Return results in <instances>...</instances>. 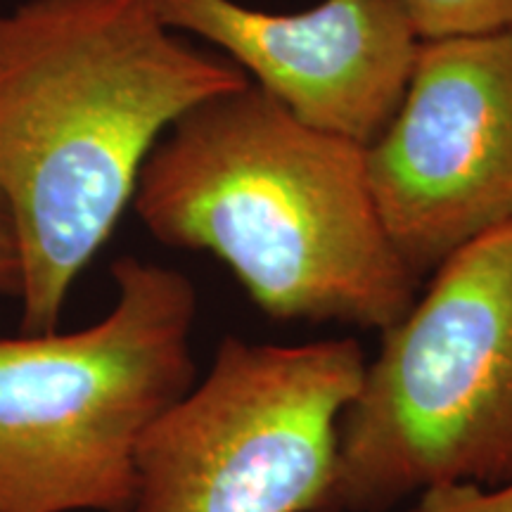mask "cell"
Masks as SVG:
<instances>
[{"label":"cell","mask_w":512,"mask_h":512,"mask_svg":"<svg viewBox=\"0 0 512 512\" xmlns=\"http://www.w3.org/2000/svg\"><path fill=\"white\" fill-rule=\"evenodd\" d=\"M174 34L147 0H24L0 12V200L24 335L57 328L166 128L249 83Z\"/></svg>","instance_id":"1"},{"label":"cell","mask_w":512,"mask_h":512,"mask_svg":"<svg viewBox=\"0 0 512 512\" xmlns=\"http://www.w3.org/2000/svg\"><path fill=\"white\" fill-rule=\"evenodd\" d=\"M169 131L133 192L159 242L219 256L278 320L387 330L411 309L420 278L384 230L366 145L304 124L254 83Z\"/></svg>","instance_id":"2"},{"label":"cell","mask_w":512,"mask_h":512,"mask_svg":"<svg viewBox=\"0 0 512 512\" xmlns=\"http://www.w3.org/2000/svg\"><path fill=\"white\" fill-rule=\"evenodd\" d=\"M112 278L98 323L0 337V512H131L140 441L195 384V285L138 256Z\"/></svg>","instance_id":"3"},{"label":"cell","mask_w":512,"mask_h":512,"mask_svg":"<svg viewBox=\"0 0 512 512\" xmlns=\"http://www.w3.org/2000/svg\"><path fill=\"white\" fill-rule=\"evenodd\" d=\"M512 482V223L451 254L382 330L342 415L325 512Z\"/></svg>","instance_id":"4"},{"label":"cell","mask_w":512,"mask_h":512,"mask_svg":"<svg viewBox=\"0 0 512 512\" xmlns=\"http://www.w3.org/2000/svg\"><path fill=\"white\" fill-rule=\"evenodd\" d=\"M366 363L356 339L226 337L140 441L131 512H325Z\"/></svg>","instance_id":"5"},{"label":"cell","mask_w":512,"mask_h":512,"mask_svg":"<svg viewBox=\"0 0 512 512\" xmlns=\"http://www.w3.org/2000/svg\"><path fill=\"white\" fill-rule=\"evenodd\" d=\"M366 169L384 230L418 278L510 226L512 29L420 41Z\"/></svg>","instance_id":"6"},{"label":"cell","mask_w":512,"mask_h":512,"mask_svg":"<svg viewBox=\"0 0 512 512\" xmlns=\"http://www.w3.org/2000/svg\"><path fill=\"white\" fill-rule=\"evenodd\" d=\"M171 31L202 36L304 124L370 145L394 117L418 55L399 0H323L297 15L235 0H147Z\"/></svg>","instance_id":"7"},{"label":"cell","mask_w":512,"mask_h":512,"mask_svg":"<svg viewBox=\"0 0 512 512\" xmlns=\"http://www.w3.org/2000/svg\"><path fill=\"white\" fill-rule=\"evenodd\" d=\"M420 41L512 29V0H399Z\"/></svg>","instance_id":"8"},{"label":"cell","mask_w":512,"mask_h":512,"mask_svg":"<svg viewBox=\"0 0 512 512\" xmlns=\"http://www.w3.org/2000/svg\"><path fill=\"white\" fill-rule=\"evenodd\" d=\"M406 512H512V482L494 489L441 486L418 496Z\"/></svg>","instance_id":"9"},{"label":"cell","mask_w":512,"mask_h":512,"mask_svg":"<svg viewBox=\"0 0 512 512\" xmlns=\"http://www.w3.org/2000/svg\"><path fill=\"white\" fill-rule=\"evenodd\" d=\"M19 287H22V268H19L15 230L5 202L0 200V294L19 297Z\"/></svg>","instance_id":"10"}]
</instances>
